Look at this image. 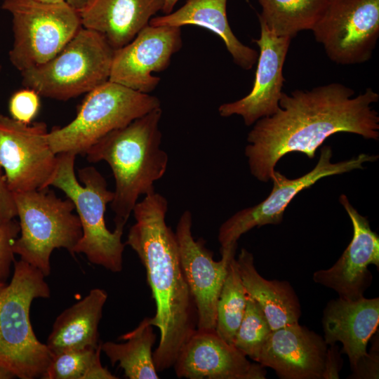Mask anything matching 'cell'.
Masks as SVG:
<instances>
[{
    "label": "cell",
    "instance_id": "cell-10",
    "mask_svg": "<svg viewBox=\"0 0 379 379\" xmlns=\"http://www.w3.org/2000/svg\"><path fill=\"white\" fill-rule=\"evenodd\" d=\"M320 150L317 165L301 177L289 179L274 170L271 178L273 187L269 196L258 204L237 212L221 225L218 234L220 249L237 246V241L241 236L255 227L281 223L285 209L293 199L319 180L354 169H362L364 163L373 162L378 159V155L362 153L349 160L332 163L331 148L324 146Z\"/></svg>",
    "mask_w": 379,
    "mask_h": 379
},
{
    "label": "cell",
    "instance_id": "cell-3",
    "mask_svg": "<svg viewBox=\"0 0 379 379\" xmlns=\"http://www.w3.org/2000/svg\"><path fill=\"white\" fill-rule=\"evenodd\" d=\"M161 107L112 131L86 152L91 163L104 161L112 169L115 189L111 208L115 226H125L141 195L155 192L154 184L165 174L167 153L161 148Z\"/></svg>",
    "mask_w": 379,
    "mask_h": 379
},
{
    "label": "cell",
    "instance_id": "cell-5",
    "mask_svg": "<svg viewBox=\"0 0 379 379\" xmlns=\"http://www.w3.org/2000/svg\"><path fill=\"white\" fill-rule=\"evenodd\" d=\"M76 157L72 152L57 154L56 167L48 183L49 187L62 190L77 212L82 236L74 253L84 254L92 264L120 272L126 246L121 240L124 227L115 226L111 232L105 221L107 205L113 200L114 192L108 190L105 178L93 166L79 170L82 186L75 175Z\"/></svg>",
    "mask_w": 379,
    "mask_h": 379
},
{
    "label": "cell",
    "instance_id": "cell-4",
    "mask_svg": "<svg viewBox=\"0 0 379 379\" xmlns=\"http://www.w3.org/2000/svg\"><path fill=\"white\" fill-rule=\"evenodd\" d=\"M11 281L0 293V367L20 379L41 378L53 354L34 334L29 318L36 298H48L44 274L20 260Z\"/></svg>",
    "mask_w": 379,
    "mask_h": 379
},
{
    "label": "cell",
    "instance_id": "cell-39",
    "mask_svg": "<svg viewBox=\"0 0 379 379\" xmlns=\"http://www.w3.org/2000/svg\"><path fill=\"white\" fill-rule=\"evenodd\" d=\"M1 65H0V72H1Z\"/></svg>",
    "mask_w": 379,
    "mask_h": 379
},
{
    "label": "cell",
    "instance_id": "cell-32",
    "mask_svg": "<svg viewBox=\"0 0 379 379\" xmlns=\"http://www.w3.org/2000/svg\"><path fill=\"white\" fill-rule=\"evenodd\" d=\"M17 216L13 193L9 190L0 166V222Z\"/></svg>",
    "mask_w": 379,
    "mask_h": 379
},
{
    "label": "cell",
    "instance_id": "cell-15",
    "mask_svg": "<svg viewBox=\"0 0 379 379\" xmlns=\"http://www.w3.org/2000/svg\"><path fill=\"white\" fill-rule=\"evenodd\" d=\"M260 36L252 41L258 45L260 53L253 86L245 97L221 105L218 112L221 117L241 116L246 126L258 119L274 114L279 108L285 79L283 67L291 44V38L279 36L259 19Z\"/></svg>",
    "mask_w": 379,
    "mask_h": 379
},
{
    "label": "cell",
    "instance_id": "cell-12",
    "mask_svg": "<svg viewBox=\"0 0 379 379\" xmlns=\"http://www.w3.org/2000/svg\"><path fill=\"white\" fill-rule=\"evenodd\" d=\"M44 122L25 124L0 113V166L13 193L48 188L57 154Z\"/></svg>",
    "mask_w": 379,
    "mask_h": 379
},
{
    "label": "cell",
    "instance_id": "cell-37",
    "mask_svg": "<svg viewBox=\"0 0 379 379\" xmlns=\"http://www.w3.org/2000/svg\"><path fill=\"white\" fill-rule=\"evenodd\" d=\"M35 1L40 3L51 4H60V3L66 1V0H35Z\"/></svg>",
    "mask_w": 379,
    "mask_h": 379
},
{
    "label": "cell",
    "instance_id": "cell-36",
    "mask_svg": "<svg viewBox=\"0 0 379 379\" xmlns=\"http://www.w3.org/2000/svg\"><path fill=\"white\" fill-rule=\"evenodd\" d=\"M15 378L11 372L0 367V379H11Z\"/></svg>",
    "mask_w": 379,
    "mask_h": 379
},
{
    "label": "cell",
    "instance_id": "cell-38",
    "mask_svg": "<svg viewBox=\"0 0 379 379\" xmlns=\"http://www.w3.org/2000/svg\"><path fill=\"white\" fill-rule=\"evenodd\" d=\"M6 285V283L0 282V293L3 290V288L5 287Z\"/></svg>",
    "mask_w": 379,
    "mask_h": 379
},
{
    "label": "cell",
    "instance_id": "cell-30",
    "mask_svg": "<svg viewBox=\"0 0 379 379\" xmlns=\"http://www.w3.org/2000/svg\"><path fill=\"white\" fill-rule=\"evenodd\" d=\"M39 107V95L29 88L14 93L8 103L11 118L25 124H29L35 118Z\"/></svg>",
    "mask_w": 379,
    "mask_h": 379
},
{
    "label": "cell",
    "instance_id": "cell-29",
    "mask_svg": "<svg viewBox=\"0 0 379 379\" xmlns=\"http://www.w3.org/2000/svg\"><path fill=\"white\" fill-rule=\"evenodd\" d=\"M20 232L19 222L14 218L0 222V282L6 283L13 264V245Z\"/></svg>",
    "mask_w": 379,
    "mask_h": 379
},
{
    "label": "cell",
    "instance_id": "cell-27",
    "mask_svg": "<svg viewBox=\"0 0 379 379\" xmlns=\"http://www.w3.org/2000/svg\"><path fill=\"white\" fill-rule=\"evenodd\" d=\"M98 347L72 349L53 355L43 379H117L100 361Z\"/></svg>",
    "mask_w": 379,
    "mask_h": 379
},
{
    "label": "cell",
    "instance_id": "cell-34",
    "mask_svg": "<svg viewBox=\"0 0 379 379\" xmlns=\"http://www.w3.org/2000/svg\"><path fill=\"white\" fill-rule=\"evenodd\" d=\"M178 1L179 0H164V6L161 11L164 14L171 13Z\"/></svg>",
    "mask_w": 379,
    "mask_h": 379
},
{
    "label": "cell",
    "instance_id": "cell-11",
    "mask_svg": "<svg viewBox=\"0 0 379 379\" xmlns=\"http://www.w3.org/2000/svg\"><path fill=\"white\" fill-rule=\"evenodd\" d=\"M312 31L334 62H365L379 36V0H329Z\"/></svg>",
    "mask_w": 379,
    "mask_h": 379
},
{
    "label": "cell",
    "instance_id": "cell-26",
    "mask_svg": "<svg viewBox=\"0 0 379 379\" xmlns=\"http://www.w3.org/2000/svg\"><path fill=\"white\" fill-rule=\"evenodd\" d=\"M247 293L244 286L235 255L232 257L216 308V333L233 345L235 334L243 318Z\"/></svg>",
    "mask_w": 379,
    "mask_h": 379
},
{
    "label": "cell",
    "instance_id": "cell-8",
    "mask_svg": "<svg viewBox=\"0 0 379 379\" xmlns=\"http://www.w3.org/2000/svg\"><path fill=\"white\" fill-rule=\"evenodd\" d=\"M161 107L159 100L107 81L87 93L75 118L48 133L55 154H85L88 149L112 131Z\"/></svg>",
    "mask_w": 379,
    "mask_h": 379
},
{
    "label": "cell",
    "instance_id": "cell-19",
    "mask_svg": "<svg viewBox=\"0 0 379 379\" xmlns=\"http://www.w3.org/2000/svg\"><path fill=\"white\" fill-rule=\"evenodd\" d=\"M379 298L364 297L330 300L323 313L324 341L329 345L338 342L340 352L347 356L352 371L367 356V345L378 330Z\"/></svg>",
    "mask_w": 379,
    "mask_h": 379
},
{
    "label": "cell",
    "instance_id": "cell-31",
    "mask_svg": "<svg viewBox=\"0 0 379 379\" xmlns=\"http://www.w3.org/2000/svg\"><path fill=\"white\" fill-rule=\"evenodd\" d=\"M370 353L352 371L350 378L378 379L379 377V342L378 335H373Z\"/></svg>",
    "mask_w": 379,
    "mask_h": 379
},
{
    "label": "cell",
    "instance_id": "cell-25",
    "mask_svg": "<svg viewBox=\"0 0 379 379\" xmlns=\"http://www.w3.org/2000/svg\"><path fill=\"white\" fill-rule=\"evenodd\" d=\"M262 7L258 19L274 34L295 37L303 30H312L329 0H258Z\"/></svg>",
    "mask_w": 379,
    "mask_h": 379
},
{
    "label": "cell",
    "instance_id": "cell-18",
    "mask_svg": "<svg viewBox=\"0 0 379 379\" xmlns=\"http://www.w3.org/2000/svg\"><path fill=\"white\" fill-rule=\"evenodd\" d=\"M327 345L314 331L291 324L271 332L257 363L281 379H322Z\"/></svg>",
    "mask_w": 379,
    "mask_h": 379
},
{
    "label": "cell",
    "instance_id": "cell-6",
    "mask_svg": "<svg viewBox=\"0 0 379 379\" xmlns=\"http://www.w3.org/2000/svg\"><path fill=\"white\" fill-rule=\"evenodd\" d=\"M114 49L100 34L81 27L52 59L20 72L25 88L67 100L109 81Z\"/></svg>",
    "mask_w": 379,
    "mask_h": 379
},
{
    "label": "cell",
    "instance_id": "cell-14",
    "mask_svg": "<svg viewBox=\"0 0 379 379\" xmlns=\"http://www.w3.org/2000/svg\"><path fill=\"white\" fill-rule=\"evenodd\" d=\"M181 46L180 27L147 25L131 41L114 50L109 81L149 94L160 81L152 73L166 69Z\"/></svg>",
    "mask_w": 379,
    "mask_h": 379
},
{
    "label": "cell",
    "instance_id": "cell-17",
    "mask_svg": "<svg viewBox=\"0 0 379 379\" xmlns=\"http://www.w3.org/2000/svg\"><path fill=\"white\" fill-rule=\"evenodd\" d=\"M178 378L265 379V367L220 338L215 331L197 330L180 350L173 365Z\"/></svg>",
    "mask_w": 379,
    "mask_h": 379
},
{
    "label": "cell",
    "instance_id": "cell-33",
    "mask_svg": "<svg viewBox=\"0 0 379 379\" xmlns=\"http://www.w3.org/2000/svg\"><path fill=\"white\" fill-rule=\"evenodd\" d=\"M329 345L326 354L322 379H338L343 366L342 353L336 343Z\"/></svg>",
    "mask_w": 379,
    "mask_h": 379
},
{
    "label": "cell",
    "instance_id": "cell-24",
    "mask_svg": "<svg viewBox=\"0 0 379 379\" xmlns=\"http://www.w3.org/2000/svg\"><path fill=\"white\" fill-rule=\"evenodd\" d=\"M124 343L107 341L101 343V351L112 365L119 363L124 375L129 379H158L152 346L156 335L148 318H145L133 331L119 338Z\"/></svg>",
    "mask_w": 379,
    "mask_h": 379
},
{
    "label": "cell",
    "instance_id": "cell-35",
    "mask_svg": "<svg viewBox=\"0 0 379 379\" xmlns=\"http://www.w3.org/2000/svg\"><path fill=\"white\" fill-rule=\"evenodd\" d=\"M89 0H66V2L77 11L82 8Z\"/></svg>",
    "mask_w": 379,
    "mask_h": 379
},
{
    "label": "cell",
    "instance_id": "cell-23",
    "mask_svg": "<svg viewBox=\"0 0 379 379\" xmlns=\"http://www.w3.org/2000/svg\"><path fill=\"white\" fill-rule=\"evenodd\" d=\"M237 262L246 293L258 303L272 331L298 323L300 302L288 281L262 277L255 267L253 254L246 248L241 250Z\"/></svg>",
    "mask_w": 379,
    "mask_h": 379
},
{
    "label": "cell",
    "instance_id": "cell-13",
    "mask_svg": "<svg viewBox=\"0 0 379 379\" xmlns=\"http://www.w3.org/2000/svg\"><path fill=\"white\" fill-rule=\"evenodd\" d=\"M192 226V213L185 211L175 232L180 263L197 309V330L215 331L218 298L237 246L220 249L221 259L216 261L206 241L202 238L194 239Z\"/></svg>",
    "mask_w": 379,
    "mask_h": 379
},
{
    "label": "cell",
    "instance_id": "cell-28",
    "mask_svg": "<svg viewBox=\"0 0 379 379\" xmlns=\"http://www.w3.org/2000/svg\"><path fill=\"white\" fill-rule=\"evenodd\" d=\"M272 331L258 303L247 294L246 305L233 345L257 362L261 350Z\"/></svg>",
    "mask_w": 379,
    "mask_h": 379
},
{
    "label": "cell",
    "instance_id": "cell-7",
    "mask_svg": "<svg viewBox=\"0 0 379 379\" xmlns=\"http://www.w3.org/2000/svg\"><path fill=\"white\" fill-rule=\"evenodd\" d=\"M13 196L20 227L13 252L48 277L53 250L65 248L74 256L81 238V224L73 213L74 205L69 198H58L48 188Z\"/></svg>",
    "mask_w": 379,
    "mask_h": 379
},
{
    "label": "cell",
    "instance_id": "cell-9",
    "mask_svg": "<svg viewBox=\"0 0 379 379\" xmlns=\"http://www.w3.org/2000/svg\"><path fill=\"white\" fill-rule=\"evenodd\" d=\"M1 8L12 15V65L20 72L55 56L81 27L78 11L66 1L4 0Z\"/></svg>",
    "mask_w": 379,
    "mask_h": 379
},
{
    "label": "cell",
    "instance_id": "cell-21",
    "mask_svg": "<svg viewBox=\"0 0 379 379\" xmlns=\"http://www.w3.org/2000/svg\"><path fill=\"white\" fill-rule=\"evenodd\" d=\"M227 0H187L179 9L153 17L149 25L181 27L196 25L215 33L223 41L236 65L245 70L256 63L258 53L243 44L230 28L227 17Z\"/></svg>",
    "mask_w": 379,
    "mask_h": 379
},
{
    "label": "cell",
    "instance_id": "cell-22",
    "mask_svg": "<svg viewBox=\"0 0 379 379\" xmlns=\"http://www.w3.org/2000/svg\"><path fill=\"white\" fill-rule=\"evenodd\" d=\"M107 299L106 291L93 288L56 317L46 342L53 355L72 349L99 347L98 327Z\"/></svg>",
    "mask_w": 379,
    "mask_h": 379
},
{
    "label": "cell",
    "instance_id": "cell-2",
    "mask_svg": "<svg viewBox=\"0 0 379 379\" xmlns=\"http://www.w3.org/2000/svg\"><path fill=\"white\" fill-rule=\"evenodd\" d=\"M168 208L166 197L156 191L138 201L133 210L135 222L125 242L144 266L155 302V314L148 321L160 333L153 352L157 372L174 365L197 324V309L183 274L176 236L166 222Z\"/></svg>",
    "mask_w": 379,
    "mask_h": 379
},
{
    "label": "cell",
    "instance_id": "cell-1",
    "mask_svg": "<svg viewBox=\"0 0 379 379\" xmlns=\"http://www.w3.org/2000/svg\"><path fill=\"white\" fill-rule=\"evenodd\" d=\"M354 90L340 83L282 92L279 109L256 121L248 133L245 155L251 173L271 180L277 162L291 152L313 159L331 135L351 133L378 140L379 116L371 105L379 95L372 88L353 98Z\"/></svg>",
    "mask_w": 379,
    "mask_h": 379
},
{
    "label": "cell",
    "instance_id": "cell-16",
    "mask_svg": "<svg viewBox=\"0 0 379 379\" xmlns=\"http://www.w3.org/2000/svg\"><path fill=\"white\" fill-rule=\"evenodd\" d=\"M339 201L351 220L352 238L332 267L313 274V281L333 289L340 298L355 300L364 297L371 283L368 267L374 265L379 267V236L371 230L367 218L358 213L345 194L340 195Z\"/></svg>",
    "mask_w": 379,
    "mask_h": 379
},
{
    "label": "cell",
    "instance_id": "cell-20",
    "mask_svg": "<svg viewBox=\"0 0 379 379\" xmlns=\"http://www.w3.org/2000/svg\"><path fill=\"white\" fill-rule=\"evenodd\" d=\"M163 6L164 0H89L77 11L82 27L100 34L117 50L131 41Z\"/></svg>",
    "mask_w": 379,
    "mask_h": 379
}]
</instances>
